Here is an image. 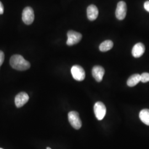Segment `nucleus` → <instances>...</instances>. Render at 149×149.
I'll return each instance as SVG.
<instances>
[{
    "label": "nucleus",
    "instance_id": "5",
    "mask_svg": "<svg viewBox=\"0 0 149 149\" xmlns=\"http://www.w3.org/2000/svg\"><path fill=\"white\" fill-rule=\"evenodd\" d=\"M67 36L68 40L66 42V44L69 46H72L79 43L82 38V36L81 33L74 31H69L68 32Z\"/></svg>",
    "mask_w": 149,
    "mask_h": 149
},
{
    "label": "nucleus",
    "instance_id": "3",
    "mask_svg": "<svg viewBox=\"0 0 149 149\" xmlns=\"http://www.w3.org/2000/svg\"><path fill=\"white\" fill-rule=\"evenodd\" d=\"M71 74L74 80L82 81L85 78V71L80 65H74L71 69Z\"/></svg>",
    "mask_w": 149,
    "mask_h": 149
},
{
    "label": "nucleus",
    "instance_id": "8",
    "mask_svg": "<svg viewBox=\"0 0 149 149\" xmlns=\"http://www.w3.org/2000/svg\"><path fill=\"white\" fill-rule=\"evenodd\" d=\"M29 96L27 93L22 92L19 93L15 97V102L17 108H21L26 104L29 101Z\"/></svg>",
    "mask_w": 149,
    "mask_h": 149
},
{
    "label": "nucleus",
    "instance_id": "7",
    "mask_svg": "<svg viewBox=\"0 0 149 149\" xmlns=\"http://www.w3.org/2000/svg\"><path fill=\"white\" fill-rule=\"evenodd\" d=\"M127 11V5L125 2L120 1L117 4L116 11V16L119 20H123L125 18Z\"/></svg>",
    "mask_w": 149,
    "mask_h": 149
},
{
    "label": "nucleus",
    "instance_id": "13",
    "mask_svg": "<svg viewBox=\"0 0 149 149\" xmlns=\"http://www.w3.org/2000/svg\"><path fill=\"white\" fill-rule=\"evenodd\" d=\"M140 81V75L139 74H134L132 75L127 81V85L129 87H134Z\"/></svg>",
    "mask_w": 149,
    "mask_h": 149
},
{
    "label": "nucleus",
    "instance_id": "14",
    "mask_svg": "<svg viewBox=\"0 0 149 149\" xmlns=\"http://www.w3.org/2000/svg\"><path fill=\"white\" fill-rule=\"evenodd\" d=\"M113 47V43L110 40H105L104 42H102L100 45V50L102 52H107L111 50Z\"/></svg>",
    "mask_w": 149,
    "mask_h": 149
},
{
    "label": "nucleus",
    "instance_id": "19",
    "mask_svg": "<svg viewBox=\"0 0 149 149\" xmlns=\"http://www.w3.org/2000/svg\"><path fill=\"white\" fill-rule=\"evenodd\" d=\"M51 149V148H49V147H47V149Z\"/></svg>",
    "mask_w": 149,
    "mask_h": 149
},
{
    "label": "nucleus",
    "instance_id": "1",
    "mask_svg": "<svg viewBox=\"0 0 149 149\" xmlns=\"http://www.w3.org/2000/svg\"><path fill=\"white\" fill-rule=\"evenodd\" d=\"M10 63L12 68L18 71H24L30 68L31 64L20 55H14L10 59Z\"/></svg>",
    "mask_w": 149,
    "mask_h": 149
},
{
    "label": "nucleus",
    "instance_id": "12",
    "mask_svg": "<svg viewBox=\"0 0 149 149\" xmlns=\"http://www.w3.org/2000/svg\"><path fill=\"white\" fill-rule=\"evenodd\" d=\"M139 118L142 122L149 125V109H144L141 110L139 113Z\"/></svg>",
    "mask_w": 149,
    "mask_h": 149
},
{
    "label": "nucleus",
    "instance_id": "17",
    "mask_svg": "<svg viewBox=\"0 0 149 149\" xmlns=\"http://www.w3.org/2000/svg\"><path fill=\"white\" fill-rule=\"evenodd\" d=\"M144 6L145 10L149 12V1H147L144 3Z\"/></svg>",
    "mask_w": 149,
    "mask_h": 149
},
{
    "label": "nucleus",
    "instance_id": "16",
    "mask_svg": "<svg viewBox=\"0 0 149 149\" xmlns=\"http://www.w3.org/2000/svg\"><path fill=\"white\" fill-rule=\"evenodd\" d=\"M5 60V54L3 52L0 50V67L2 65Z\"/></svg>",
    "mask_w": 149,
    "mask_h": 149
},
{
    "label": "nucleus",
    "instance_id": "11",
    "mask_svg": "<svg viewBox=\"0 0 149 149\" xmlns=\"http://www.w3.org/2000/svg\"><path fill=\"white\" fill-rule=\"evenodd\" d=\"M87 15L88 19L91 21H95L98 16V10L94 5L89 6L87 9Z\"/></svg>",
    "mask_w": 149,
    "mask_h": 149
},
{
    "label": "nucleus",
    "instance_id": "2",
    "mask_svg": "<svg viewBox=\"0 0 149 149\" xmlns=\"http://www.w3.org/2000/svg\"><path fill=\"white\" fill-rule=\"evenodd\" d=\"M68 119L71 126L75 129L79 130L81 128L82 122L79 113L76 111L70 112L68 114Z\"/></svg>",
    "mask_w": 149,
    "mask_h": 149
},
{
    "label": "nucleus",
    "instance_id": "6",
    "mask_svg": "<svg viewBox=\"0 0 149 149\" xmlns=\"http://www.w3.org/2000/svg\"><path fill=\"white\" fill-rule=\"evenodd\" d=\"M34 19V11L31 7H26L22 12V20L27 25L32 24Z\"/></svg>",
    "mask_w": 149,
    "mask_h": 149
},
{
    "label": "nucleus",
    "instance_id": "20",
    "mask_svg": "<svg viewBox=\"0 0 149 149\" xmlns=\"http://www.w3.org/2000/svg\"><path fill=\"white\" fill-rule=\"evenodd\" d=\"M0 149H2V148H0Z\"/></svg>",
    "mask_w": 149,
    "mask_h": 149
},
{
    "label": "nucleus",
    "instance_id": "4",
    "mask_svg": "<svg viewBox=\"0 0 149 149\" xmlns=\"http://www.w3.org/2000/svg\"><path fill=\"white\" fill-rule=\"evenodd\" d=\"M94 112L97 119L101 120L106 116V107L101 102H97L94 106Z\"/></svg>",
    "mask_w": 149,
    "mask_h": 149
},
{
    "label": "nucleus",
    "instance_id": "10",
    "mask_svg": "<svg viewBox=\"0 0 149 149\" xmlns=\"http://www.w3.org/2000/svg\"><path fill=\"white\" fill-rule=\"evenodd\" d=\"M145 51V48L143 43H138L136 44L132 49V55L134 58H138L141 56Z\"/></svg>",
    "mask_w": 149,
    "mask_h": 149
},
{
    "label": "nucleus",
    "instance_id": "18",
    "mask_svg": "<svg viewBox=\"0 0 149 149\" xmlns=\"http://www.w3.org/2000/svg\"><path fill=\"white\" fill-rule=\"evenodd\" d=\"M4 12V7L2 2L0 1V15H2Z\"/></svg>",
    "mask_w": 149,
    "mask_h": 149
},
{
    "label": "nucleus",
    "instance_id": "9",
    "mask_svg": "<svg viewBox=\"0 0 149 149\" xmlns=\"http://www.w3.org/2000/svg\"><path fill=\"white\" fill-rule=\"evenodd\" d=\"M105 73V70L101 66H95L93 68L92 70V76L96 81L100 82H101L103 76Z\"/></svg>",
    "mask_w": 149,
    "mask_h": 149
},
{
    "label": "nucleus",
    "instance_id": "15",
    "mask_svg": "<svg viewBox=\"0 0 149 149\" xmlns=\"http://www.w3.org/2000/svg\"><path fill=\"white\" fill-rule=\"evenodd\" d=\"M140 81L142 82H148L149 81V74L148 72H144L140 75Z\"/></svg>",
    "mask_w": 149,
    "mask_h": 149
}]
</instances>
